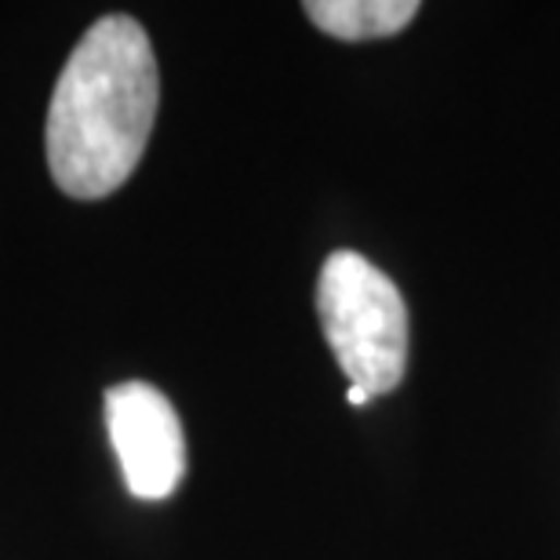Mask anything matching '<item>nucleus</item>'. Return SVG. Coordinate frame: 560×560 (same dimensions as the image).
<instances>
[{"instance_id":"obj_1","label":"nucleus","mask_w":560,"mask_h":560,"mask_svg":"<svg viewBox=\"0 0 560 560\" xmlns=\"http://www.w3.org/2000/svg\"><path fill=\"white\" fill-rule=\"evenodd\" d=\"M161 77L145 30L131 15H103L66 59L48 106V167L73 200L117 194L150 142Z\"/></svg>"},{"instance_id":"obj_2","label":"nucleus","mask_w":560,"mask_h":560,"mask_svg":"<svg viewBox=\"0 0 560 560\" xmlns=\"http://www.w3.org/2000/svg\"><path fill=\"white\" fill-rule=\"evenodd\" d=\"M317 313L350 386L372 397L400 386L408 368V306L375 262L350 248L331 252L320 266Z\"/></svg>"},{"instance_id":"obj_3","label":"nucleus","mask_w":560,"mask_h":560,"mask_svg":"<svg viewBox=\"0 0 560 560\" xmlns=\"http://www.w3.org/2000/svg\"><path fill=\"white\" fill-rule=\"evenodd\" d=\"M106 425L131 495H172L186 474V436L172 400L150 383H120L106 394Z\"/></svg>"},{"instance_id":"obj_4","label":"nucleus","mask_w":560,"mask_h":560,"mask_svg":"<svg viewBox=\"0 0 560 560\" xmlns=\"http://www.w3.org/2000/svg\"><path fill=\"white\" fill-rule=\"evenodd\" d=\"M302 11L335 40L394 37L419 15V0H306Z\"/></svg>"},{"instance_id":"obj_5","label":"nucleus","mask_w":560,"mask_h":560,"mask_svg":"<svg viewBox=\"0 0 560 560\" xmlns=\"http://www.w3.org/2000/svg\"><path fill=\"white\" fill-rule=\"evenodd\" d=\"M346 400H350L353 408H364L368 400H372V394H368V389H361V386H350V389H346Z\"/></svg>"}]
</instances>
